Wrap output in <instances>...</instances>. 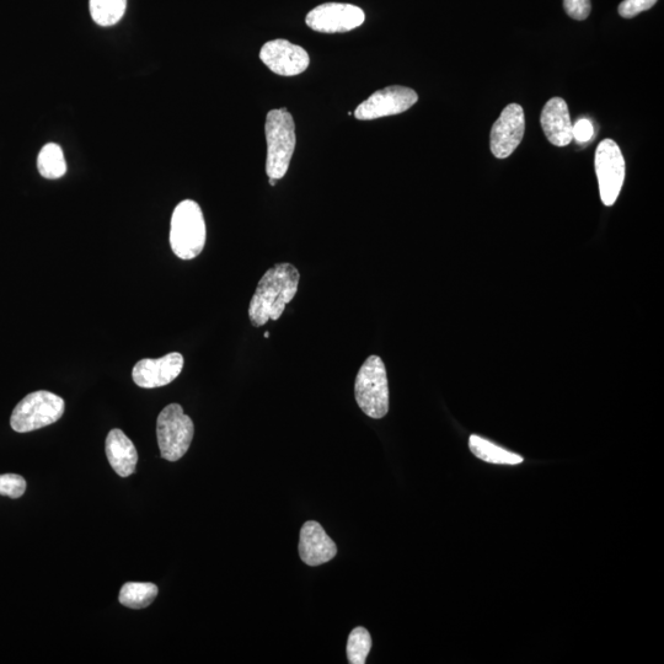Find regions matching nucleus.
Wrapping results in <instances>:
<instances>
[{
	"instance_id": "obj_1",
	"label": "nucleus",
	"mask_w": 664,
	"mask_h": 664,
	"mask_svg": "<svg viewBox=\"0 0 664 664\" xmlns=\"http://www.w3.org/2000/svg\"><path fill=\"white\" fill-rule=\"evenodd\" d=\"M301 273L296 266L283 262L267 270L257 285L249 307V318L255 328L269 320H278L286 305L296 297Z\"/></svg>"
},
{
	"instance_id": "obj_2",
	"label": "nucleus",
	"mask_w": 664,
	"mask_h": 664,
	"mask_svg": "<svg viewBox=\"0 0 664 664\" xmlns=\"http://www.w3.org/2000/svg\"><path fill=\"white\" fill-rule=\"evenodd\" d=\"M266 173L270 179L285 178L296 149V125L288 110H271L266 117Z\"/></svg>"
},
{
	"instance_id": "obj_3",
	"label": "nucleus",
	"mask_w": 664,
	"mask_h": 664,
	"mask_svg": "<svg viewBox=\"0 0 664 664\" xmlns=\"http://www.w3.org/2000/svg\"><path fill=\"white\" fill-rule=\"evenodd\" d=\"M206 222L201 207L192 200L176 206L171 217L170 245L181 260H192L205 249Z\"/></svg>"
},
{
	"instance_id": "obj_4",
	"label": "nucleus",
	"mask_w": 664,
	"mask_h": 664,
	"mask_svg": "<svg viewBox=\"0 0 664 664\" xmlns=\"http://www.w3.org/2000/svg\"><path fill=\"white\" fill-rule=\"evenodd\" d=\"M355 398L360 409L372 419H383L389 412L387 369L379 356H369L358 371Z\"/></svg>"
},
{
	"instance_id": "obj_5",
	"label": "nucleus",
	"mask_w": 664,
	"mask_h": 664,
	"mask_svg": "<svg viewBox=\"0 0 664 664\" xmlns=\"http://www.w3.org/2000/svg\"><path fill=\"white\" fill-rule=\"evenodd\" d=\"M194 422L179 404H170L160 412L157 437L160 454L169 462H178L189 451L194 439Z\"/></svg>"
},
{
	"instance_id": "obj_6",
	"label": "nucleus",
	"mask_w": 664,
	"mask_h": 664,
	"mask_svg": "<svg viewBox=\"0 0 664 664\" xmlns=\"http://www.w3.org/2000/svg\"><path fill=\"white\" fill-rule=\"evenodd\" d=\"M66 404L61 396L40 390L20 401L10 417V426L18 433H28L52 425L61 419Z\"/></svg>"
},
{
	"instance_id": "obj_7",
	"label": "nucleus",
	"mask_w": 664,
	"mask_h": 664,
	"mask_svg": "<svg viewBox=\"0 0 664 664\" xmlns=\"http://www.w3.org/2000/svg\"><path fill=\"white\" fill-rule=\"evenodd\" d=\"M594 165L602 202L605 206H613L625 180V159L618 144L612 139H604L597 148Z\"/></svg>"
},
{
	"instance_id": "obj_8",
	"label": "nucleus",
	"mask_w": 664,
	"mask_h": 664,
	"mask_svg": "<svg viewBox=\"0 0 664 664\" xmlns=\"http://www.w3.org/2000/svg\"><path fill=\"white\" fill-rule=\"evenodd\" d=\"M417 100L419 95L415 90L393 85L369 96L366 101L358 105L353 115L361 121L382 119V117L403 114L411 109Z\"/></svg>"
},
{
	"instance_id": "obj_9",
	"label": "nucleus",
	"mask_w": 664,
	"mask_h": 664,
	"mask_svg": "<svg viewBox=\"0 0 664 664\" xmlns=\"http://www.w3.org/2000/svg\"><path fill=\"white\" fill-rule=\"evenodd\" d=\"M366 15L356 5L325 3L309 12L305 23L310 29L323 34H342L360 28Z\"/></svg>"
},
{
	"instance_id": "obj_10",
	"label": "nucleus",
	"mask_w": 664,
	"mask_h": 664,
	"mask_svg": "<svg viewBox=\"0 0 664 664\" xmlns=\"http://www.w3.org/2000/svg\"><path fill=\"white\" fill-rule=\"evenodd\" d=\"M260 60L277 76L294 77L307 71L310 63L303 47L287 40L266 42L260 51Z\"/></svg>"
},
{
	"instance_id": "obj_11",
	"label": "nucleus",
	"mask_w": 664,
	"mask_h": 664,
	"mask_svg": "<svg viewBox=\"0 0 664 664\" xmlns=\"http://www.w3.org/2000/svg\"><path fill=\"white\" fill-rule=\"evenodd\" d=\"M526 131V119L522 106L510 104L501 112L500 119L492 126L490 147L498 159H506L516 151Z\"/></svg>"
},
{
	"instance_id": "obj_12",
	"label": "nucleus",
	"mask_w": 664,
	"mask_h": 664,
	"mask_svg": "<svg viewBox=\"0 0 664 664\" xmlns=\"http://www.w3.org/2000/svg\"><path fill=\"white\" fill-rule=\"evenodd\" d=\"M182 368H184V357L181 353L173 352L158 360L146 358L139 361L133 368L132 378L138 387L160 388L174 382L180 376Z\"/></svg>"
},
{
	"instance_id": "obj_13",
	"label": "nucleus",
	"mask_w": 664,
	"mask_h": 664,
	"mask_svg": "<svg viewBox=\"0 0 664 664\" xmlns=\"http://www.w3.org/2000/svg\"><path fill=\"white\" fill-rule=\"evenodd\" d=\"M337 554V546L318 522L304 524L299 539V556L304 564L317 567L331 561Z\"/></svg>"
},
{
	"instance_id": "obj_14",
	"label": "nucleus",
	"mask_w": 664,
	"mask_h": 664,
	"mask_svg": "<svg viewBox=\"0 0 664 664\" xmlns=\"http://www.w3.org/2000/svg\"><path fill=\"white\" fill-rule=\"evenodd\" d=\"M546 138L556 147H566L572 142V123L566 101L554 98L545 104L540 117Z\"/></svg>"
},
{
	"instance_id": "obj_15",
	"label": "nucleus",
	"mask_w": 664,
	"mask_h": 664,
	"mask_svg": "<svg viewBox=\"0 0 664 664\" xmlns=\"http://www.w3.org/2000/svg\"><path fill=\"white\" fill-rule=\"evenodd\" d=\"M106 457L122 478H128L136 471L138 453L135 444L121 430H112L106 438Z\"/></svg>"
},
{
	"instance_id": "obj_16",
	"label": "nucleus",
	"mask_w": 664,
	"mask_h": 664,
	"mask_svg": "<svg viewBox=\"0 0 664 664\" xmlns=\"http://www.w3.org/2000/svg\"><path fill=\"white\" fill-rule=\"evenodd\" d=\"M469 448L476 458L490 464L518 465L522 464L524 460L521 455L507 451V449L498 447L495 443L476 435L470 436Z\"/></svg>"
},
{
	"instance_id": "obj_17",
	"label": "nucleus",
	"mask_w": 664,
	"mask_h": 664,
	"mask_svg": "<svg viewBox=\"0 0 664 664\" xmlns=\"http://www.w3.org/2000/svg\"><path fill=\"white\" fill-rule=\"evenodd\" d=\"M37 168L45 179H61L67 173V163L62 148L56 143L46 144L37 158Z\"/></svg>"
},
{
	"instance_id": "obj_18",
	"label": "nucleus",
	"mask_w": 664,
	"mask_h": 664,
	"mask_svg": "<svg viewBox=\"0 0 664 664\" xmlns=\"http://www.w3.org/2000/svg\"><path fill=\"white\" fill-rule=\"evenodd\" d=\"M158 592L153 583L128 582L121 588L119 601L130 609H144L155 601Z\"/></svg>"
},
{
	"instance_id": "obj_19",
	"label": "nucleus",
	"mask_w": 664,
	"mask_h": 664,
	"mask_svg": "<svg viewBox=\"0 0 664 664\" xmlns=\"http://www.w3.org/2000/svg\"><path fill=\"white\" fill-rule=\"evenodd\" d=\"M127 0H90L91 18L100 26H112L126 13Z\"/></svg>"
},
{
	"instance_id": "obj_20",
	"label": "nucleus",
	"mask_w": 664,
	"mask_h": 664,
	"mask_svg": "<svg viewBox=\"0 0 664 664\" xmlns=\"http://www.w3.org/2000/svg\"><path fill=\"white\" fill-rule=\"evenodd\" d=\"M372 650V637L367 629L358 626L351 631L347 641V658L351 664L366 663Z\"/></svg>"
},
{
	"instance_id": "obj_21",
	"label": "nucleus",
	"mask_w": 664,
	"mask_h": 664,
	"mask_svg": "<svg viewBox=\"0 0 664 664\" xmlns=\"http://www.w3.org/2000/svg\"><path fill=\"white\" fill-rule=\"evenodd\" d=\"M26 481L18 474L0 475V495L20 498L25 494Z\"/></svg>"
},
{
	"instance_id": "obj_22",
	"label": "nucleus",
	"mask_w": 664,
	"mask_h": 664,
	"mask_svg": "<svg viewBox=\"0 0 664 664\" xmlns=\"http://www.w3.org/2000/svg\"><path fill=\"white\" fill-rule=\"evenodd\" d=\"M658 0H624L619 5V14L625 19H633L636 15L650 10Z\"/></svg>"
},
{
	"instance_id": "obj_23",
	"label": "nucleus",
	"mask_w": 664,
	"mask_h": 664,
	"mask_svg": "<svg viewBox=\"0 0 664 664\" xmlns=\"http://www.w3.org/2000/svg\"><path fill=\"white\" fill-rule=\"evenodd\" d=\"M567 15L575 20H586L591 14V0H564Z\"/></svg>"
},
{
	"instance_id": "obj_24",
	"label": "nucleus",
	"mask_w": 664,
	"mask_h": 664,
	"mask_svg": "<svg viewBox=\"0 0 664 664\" xmlns=\"http://www.w3.org/2000/svg\"><path fill=\"white\" fill-rule=\"evenodd\" d=\"M593 135V125L591 121L587 119L578 120L575 125L572 126V136H574L577 142L586 143L591 141Z\"/></svg>"
},
{
	"instance_id": "obj_25",
	"label": "nucleus",
	"mask_w": 664,
	"mask_h": 664,
	"mask_svg": "<svg viewBox=\"0 0 664 664\" xmlns=\"http://www.w3.org/2000/svg\"><path fill=\"white\" fill-rule=\"evenodd\" d=\"M276 184H277V180H276V179H270V185H271V186H275Z\"/></svg>"
},
{
	"instance_id": "obj_26",
	"label": "nucleus",
	"mask_w": 664,
	"mask_h": 664,
	"mask_svg": "<svg viewBox=\"0 0 664 664\" xmlns=\"http://www.w3.org/2000/svg\"><path fill=\"white\" fill-rule=\"evenodd\" d=\"M269 337H270V332H269V331H266V332H265V339H269Z\"/></svg>"
}]
</instances>
